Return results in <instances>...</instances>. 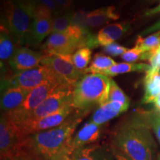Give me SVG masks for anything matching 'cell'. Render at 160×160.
<instances>
[{
	"label": "cell",
	"mask_w": 160,
	"mask_h": 160,
	"mask_svg": "<svg viewBox=\"0 0 160 160\" xmlns=\"http://www.w3.org/2000/svg\"><path fill=\"white\" fill-rule=\"evenodd\" d=\"M3 23L14 38L18 45H29L33 12L16 2L10 0L3 4Z\"/></svg>",
	"instance_id": "277c9868"
},
{
	"label": "cell",
	"mask_w": 160,
	"mask_h": 160,
	"mask_svg": "<svg viewBox=\"0 0 160 160\" xmlns=\"http://www.w3.org/2000/svg\"><path fill=\"white\" fill-rule=\"evenodd\" d=\"M74 110L76 109L73 105H70L48 117L26 119L22 122L15 124L21 137L26 138L34 133L48 131L60 125L73 113Z\"/></svg>",
	"instance_id": "52a82bcc"
},
{
	"label": "cell",
	"mask_w": 160,
	"mask_h": 160,
	"mask_svg": "<svg viewBox=\"0 0 160 160\" xmlns=\"http://www.w3.org/2000/svg\"><path fill=\"white\" fill-rule=\"evenodd\" d=\"M66 85L71 86L62 82L57 77L48 80L42 85L32 89L25 101L19 108L8 113H5V114L16 124L22 122L27 119L33 111L37 109L51 93L61 87Z\"/></svg>",
	"instance_id": "5b68a950"
},
{
	"label": "cell",
	"mask_w": 160,
	"mask_h": 160,
	"mask_svg": "<svg viewBox=\"0 0 160 160\" xmlns=\"http://www.w3.org/2000/svg\"><path fill=\"white\" fill-rule=\"evenodd\" d=\"M107 102H118L128 107L130 105V99L124 91L118 86L113 79L110 80V88Z\"/></svg>",
	"instance_id": "4316f807"
},
{
	"label": "cell",
	"mask_w": 160,
	"mask_h": 160,
	"mask_svg": "<svg viewBox=\"0 0 160 160\" xmlns=\"http://www.w3.org/2000/svg\"><path fill=\"white\" fill-rule=\"evenodd\" d=\"M127 48L123 47L120 45L119 44L116 42L111 43L108 45H106L104 47L102 50L103 53H107V54L113 56V57H118V56H122L128 51Z\"/></svg>",
	"instance_id": "1f68e13d"
},
{
	"label": "cell",
	"mask_w": 160,
	"mask_h": 160,
	"mask_svg": "<svg viewBox=\"0 0 160 160\" xmlns=\"http://www.w3.org/2000/svg\"><path fill=\"white\" fill-rule=\"evenodd\" d=\"M25 138L19 134L16 124L5 113L2 114L0 122V153L1 159L11 157L18 149Z\"/></svg>",
	"instance_id": "8fae6325"
},
{
	"label": "cell",
	"mask_w": 160,
	"mask_h": 160,
	"mask_svg": "<svg viewBox=\"0 0 160 160\" xmlns=\"http://www.w3.org/2000/svg\"><path fill=\"white\" fill-rule=\"evenodd\" d=\"M150 55L148 51H143L141 49L134 48L128 49L124 54L121 56V59L125 62L134 63L139 60H149Z\"/></svg>",
	"instance_id": "f1b7e54d"
},
{
	"label": "cell",
	"mask_w": 160,
	"mask_h": 160,
	"mask_svg": "<svg viewBox=\"0 0 160 160\" xmlns=\"http://www.w3.org/2000/svg\"><path fill=\"white\" fill-rule=\"evenodd\" d=\"M60 11H67L71 6L72 0H54Z\"/></svg>",
	"instance_id": "e575fe53"
},
{
	"label": "cell",
	"mask_w": 160,
	"mask_h": 160,
	"mask_svg": "<svg viewBox=\"0 0 160 160\" xmlns=\"http://www.w3.org/2000/svg\"><path fill=\"white\" fill-rule=\"evenodd\" d=\"M53 14L42 4H38L33 13L31 39L29 45H38L43 39L52 33Z\"/></svg>",
	"instance_id": "7c38bea8"
},
{
	"label": "cell",
	"mask_w": 160,
	"mask_h": 160,
	"mask_svg": "<svg viewBox=\"0 0 160 160\" xmlns=\"http://www.w3.org/2000/svg\"><path fill=\"white\" fill-rule=\"evenodd\" d=\"M160 45V31L156 32L148 37L143 38L138 36L135 43V48L143 51H151Z\"/></svg>",
	"instance_id": "d4e9b609"
},
{
	"label": "cell",
	"mask_w": 160,
	"mask_h": 160,
	"mask_svg": "<svg viewBox=\"0 0 160 160\" xmlns=\"http://www.w3.org/2000/svg\"><path fill=\"white\" fill-rule=\"evenodd\" d=\"M91 59V51L88 48H82L72 54V61L78 71L84 73Z\"/></svg>",
	"instance_id": "cb8c5ba5"
},
{
	"label": "cell",
	"mask_w": 160,
	"mask_h": 160,
	"mask_svg": "<svg viewBox=\"0 0 160 160\" xmlns=\"http://www.w3.org/2000/svg\"><path fill=\"white\" fill-rule=\"evenodd\" d=\"M160 31V20L158 21L157 23H155L154 25H153L151 27H149L147 30H145V31L143 32V34H146V33H152L153 31Z\"/></svg>",
	"instance_id": "d590c367"
},
{
	"label": "cell",
	"mask_w": 160,
	"mask_h": 160,
	"mask_svg": "<svg viewBox=\"0 0 160 160\" xmlns=\"http://www.w3.org/2000/svg\"><path fill=\"white\" fill-rule=\"evenodd\" d=\"M128 108L118 102H107L98 107L90 121L97 125H102L123 112H125Z\"/></svg>",
	"instance_id": "5bb4252c"
},
{
	"label": "cell",
	"mask_w": 160,
	"mask_h": 160,
	"mask_svg": "<svg viewBox=\"0 0 160 160\" xmlns=\"http://www.w3.org/2000/svg\"><path fill=\"white\" fill-rule=\"evenodd\" d=\"M119 18V15L116 12L115 7L102 8L88 13L86 25L88 28H97L108 24L111 20H117Z\"/></svg>",
	"instance_id": "ac0fdd59"
},
{
	"label": "cell",
	"mask_w": 160,
	"mask_h": 160,
	"mask_svg": "<svg viewBox=\"0 0 160 160\" xmlns=\"http://www.w3.org/2000/svg\"><path fill=\"white\" fill-rule=\"evenodd\" d=\"M160 13V3L159 5L157 6V7L148 10V11L146 12L145 15L146 16H153V15H155V14H157V13Z\"/></svg>",
	"instance_id": "74e56055"
},
{
	"label": "cell",
	"mask_w": 160,
	"mask_h": 160,
	"mask_svg": "<svg viewBox=\"0 0 160 160\" xmlns=\"http://www.w3.org/2000/svg\"><path fill=\"white\" fill-rule=\"evenodd\" d=\"M33 1L34 2L37 3V5H38V4H39V0H33Z\"/></svg>",
	"instance_id": "ab89813d"
},
{
	"label": "cell",
	"mask_w": 160,
	"mask_h": 160,
	"mask_svg": "<svg viewBox=\"0 0 160 160\" xmlns=\"http://www.w3.org/2000/svg\"><path fill=\"white\" fill-rule=\"evenodd\" d=\"M115 61L108 56L99 53H96L88 68L84 73H102L116 65Z\"/></svg>",
	"instance_id": "7402d4cb"
},
{
	"label": "cell",
	"mask_w": 160,
	"mask_h": 160,
	"mask_svg": "<svg viewBox=\"0 0 160 160\" xmlns=\"http://www.w3.org/2000/svg\"><path fill=\"white\" fill-rule=\"evenodd\" d=\"M39 2L42 4L46 8H48L53 13V17H54L59 15L61 11L59 10V7H58V5H57L54 0H39Z\"/></svg>",
	"instance_id": "836d02e7"
},
{
	"label": "cell",
	"mask_w": 160,
	"mask_h": 160,
	"mask_svg": "<svg viewBox=\"0 0 160 160\" xmlns=\"http://www.w3.org/2000/svg\"><path fill=\"white\" fill-rule=\"evenodd\" d=\"M145 93L142 102L145 104L154 103L160 96V73L151 77H145Z\"/></svg>",
	"instance_id": "44dd1931"
},
{
	"label": "cell",
	"mask_w": 160,
	"mask_h": 160,
	"mask_svg": "<svg viewBox=\"0 0 160 160\" xmlns=\"http://www.w3.org/2000/svg\"><path fill=\"white\" fill-rule=\"evenodd\" d=\"M101 132L102 125L89 121L85 123L73 137L72 141L73 148L76 150L94 142L99 139Z\"/></svg>",
	"instance_id": "2e32d148"
},
{
	"label": "cell",
	"mask_w": 160,
	"mask_h": 160,
	"mask_svg": "<svg viewBox=\"0 0 160 160\" xmlns=\"http://www.w3.org/2000/svg\"><path fill=\"white\" fill-rule=\"evenodd\" d=\"M41 64L48 68L57 79L71 86H75L78 80L85 74L76 68L71 54L44 56Z\"/></svg>",
	"instance_id": "ba28073f"
},
{
	"label": "cell",
	"mask_w": 160,
	"mask_h": 160,
	"mask_svg": "<svg viewBox=\"0 0 160 160\" xmlns=\"http://www.w3.org/2000/svg\"><path fill=\"white\" fill-rule=\"evenodd\" d=\"M73 13L65 12L57 16L53 19L52 33H64L73 24Z\"/></svg>",
	"instance_id": "484cf974"
},
{
	"label": "cell",
	"mask_w": 160,
	"mask_h": 160,
	"mask_svg": "<svg viewBox=\"0 0 160 160\" xmlns=\"http://www.w3.org/2000/svg\"><path fill=\"white\" fill-rule=\"evenodd\" d=\"M111 77L85 73L78 80L73 92V105L80 111H90L95 105L107 102Z\"/></svg>",
	"instance_id": "3957f363"
},
{
	"label": "cell",
	"mask_w": 160,
	"mask_h": 160,
	"mask_svg": "<svg viewBox=\"0 0 160 160\" xmlns=\"http://www.w3.org/2000/svg\"><path fill=\"white\" fill-rule=\"evenodd\" d=\"M114 155L117 160H133L128 157V156H126L125 154H124V153L119 151H114Z\"/></svg>",
	"instance_id": "8d00e7d4"
},
{
	"label": "cell",
	"mask_w": 160,
	"mask_h": 160,
	"mask_svg": "<svg viewBox=\"0 0 160 160\" xmlns=\"http://www.w3.org/2000/svg\"><path fill=\"white\" fill-rule=\"evenodd\" d=\"M150 52V70L145 73V77H151L160 73V45Z\"/></svg>",
	"instance_id": "4dcf8cb0"
},
{
	"label": "cell",
	"mask_w": 160,
	"mask_h": 160,
	"mask_svg": "<svg viewBox=\"0 0 160 160\" xmlns=\"http://www.w3.org/2000/svg\"><path fill=\"white\" fill-rule=\"evenodd\" d=\"M56 77L48 68L39 65L37 68L24 71L13 75L1 82L2 91L11 88H22L31 91L36 87Z\"/></svg>",
	"instance_id": "8992f818"
},
{
	"label": "cell",
	"mask_w": 160,
	"mask_h": 160,
	"mask_svg": "<svg viewBox=\"0 0 160 160\" xmlns=\"http://www.w3.org/2000/svg\"><path fill=\"white\" fill-rule=\"evenodd\" d=\"M3 160H45L36 153L34 150L29 145L27 137L20 144L18 149L12 157Z\"/></svg>",
	"instance_id": "603a6c76"
},
{
	"label": "cell",
	"mask_w": 160,
	"mask_h": 160,
	"mask_svg": "<svg viewBox=\"0 0 160 160\" xmlns=\"http://www.w3.org/2000/svg\"><path fill=\"white\" fill-rule=\"evenodd\" d=\"M73 89L74 87L68 85L57 89L35 109L27 119L48 117L59 111L66 106L73 105Z\"/></svg>",
	"instance_id": "9c48e42d"
},
{
	"label": "cell",
	"mask_w": 160,
	"mask_h": 160,
	"mask_svg": "<svg viewBox=\"0 0 160 160\" xmlns=\"http://www.w3.org/2000/svg\"><path fill=\"white\" fill-rule=\"evenodd\" d=\"M99 160H109V159H104V158H102V159H100Z\"/></svg>",
	"instance_id": "60d3db41"
},
{
	"label": "cell",
	"mask_w": 160,
	"mask_h": 160,
	"mask_svg": "<svg viewBox=\"0 0 160 160\" xmlns=\"http://www.w3.org/2000/svg\"><path fill=\"white\" fill-rule=\"evenodd\" d=\"M88 13H87L84 10H79L73 13V25H77L83 30L89 29L86 25V17H87Z\"/></svg>",
	"instance_id": "d6a6232c"
},
{
	"label": "cell",
	"mask_w": 160,
	"mask_h": 160,
	"mask_svg": "<svg viewBox=\"0 0 160 160\" xmlns=\"http://www.w3.org/2000/svg\"><path fill=\"white\" fill-rule=\"evenodd\" d=\"M143 118L148 124L151 128L153 129L160 143V111L155 110V111L146 112L143 115Z\"/></svg>",
	"instance_id": "f546056e"
},
{
	"label": "cell",
	"mask_w": 160,
	"mask_h": 160,
	"mask_svg": "<svg viewBox=\"0 0 160 160\" xmlns=\"http://www.w3.org/2000/svg\"><path fill=\"white\" fill-rule=\"evenodd\" d=\"M158 160H160V154L159 155V159H158Z\"/></svg>",
	"instance_id": "b9f144b4"
},
{
	"label": "cell",
	"mask_w": 160,
	"mask_h": 160,
	"mask_svg": "<svg viewBox=\"0 0 160 160\" xmlns=\"http://www.w3.org/2000/svg\"><path fill=\"white\" fill-rule=\"evenodd\" d=\"M95 146H86L76 149L71 160H99Z\"/></svg>",
	"instance_id": "83f0119b"
},
{
	"label": "cell",
	"mask_w": 160,
	"mask_h": 160,
	"mask_svg": "<svg viewBox=\"0 0 160 160\" xmlns=\"http://www.w3.org/2000/svg\"><path fill=\"white\" fill-rule=\"evenodd\" d=\"M150 70V65L145 63H129L122 62L117 63L111 68L102 72L100 74H102L107 77H114L122 73H130V72H148Z\"/></svg>",
	"instance_id": "ffe728a7"
},
{
	"label": "cell",
	"mask_w": 160,
	"mask_h": 160,
	"mask_svg": "<svg viewBox=\"0 0 160 160\" xmlns=\"http://www.w3.org/2000/svg\"><path fill=\"white\" fill-rule=\"evenodd\" d=\"M0 59H1L2 71H5L6 65L9 66V62L16 51L15 45H17L14 38L8 29V28L1 22L0 28Z\"/></svg>",
	"instance_id": "e0dca14e"
},
{
	"label": "cell",
	"mask_w": 160,
	"mask_h": 160,
	"mask_svg": "<svg viewBox=\"0 0 160 160\" xmlns=\"http://www.w3.org/2000/svg\"><path fill=\"white\" fill-rule=\"evenodd\" d=\"M82 48H85L82 39L66 33H52L42 46L44 56L72 55Z\"/></svg>",
	"instance_id": "30bf717a"
},
{
	"label": "cell",
	"mask_w": 160,
	"mask_h": 160,
	"mask_svg": "<svg viewBox=\"0 0 160 160\" xmlns=\"http://www.w3.org/2000/svg\"><path fill=\"white\" fill-rule=\"evenodd\" d=\"M154 106L157 111H160V96L157 98V99H156V101L154 102Z\"/></svg>",
	"instance_id": "f35d334b"
},
{
	"label": "cell",
	"mask_w": 160,
	"mask_h": 160,
	"mask_svg": "<svg viewBox=\"0 0 160 160\" xmlns=\"http://www.w3.org/2000/svg\"><path fill=\"white\" fill-rule=\"evenodd\" d=\"M128 25L124 24H111L101 29L98 33L97 42L99 45L105 46L113 43L127 32Z\"/></svg>",
	"instance_id": "d6986e66"
},
{
	"label": "cell",
	"mask_w": 160,
	"mask_h": 160,
	"mask_svg": "<svg viewBox=\"0 0 160 160\" xmlns=\"http://www.w3.org/2000/svg\"><path fill=\"white\" fill-rule=\"evenodd\" d=\"M5 2H7V1H10V0H4Z\"/></svg>",
	"instance_id": "7bdbcfd3"
},
{
	"label": "cell",
	"mask_w": 160,
	"mask_h": 160,
	"mask_svg": "<svg viewBox=\"0 0 160 160\" xmlns=\"http://www.w3.org/2000/svg\"><path fill=\"white\" fill-rule=\"evenodd\" d=\"M72 113L61 125L53 128L32 134L27 140L36 153L45 160H71L75 148L73 134L77 125L88 111Z\"/></svg>",
	"instance_id": "6da1fadb"
},
{
	"label": "cell",
	"mask_w": 160,
	"mask_h": 160,
	"mask_svg": "<svg viewBox=\"0 0 160 160\" xmlns=\"http://www.w3.org/2000/svg\"><path fill=\"white\" fill-rule=\"evenodd\" d=\"M30 90L22 88H11L2 93L1 110L3 113H8L19 108L29 94Z\"/></svg>",
	"instance_id": "9a60e30c"
},
{
	"label": "cell",
	"mask_w": 160,
	"mask_h": 160,
	"mask_svg": "<svg viewBox=\"0 0 160 160\" xmlns=\"http://www.w3.org/2000/svg\"><path fill=\"white\" fill-rule=\"evenodd\" d=\"M142 121L128 122L116 132L113 143L119 151L133 160H153L154 141L150 127Z\"/></svg>",
	"instance_id": "7a4b0ae2"
},
{
	"label": "cell",
	"mask_w": 160,
	"mask_h": 160,
	"mask_svg": "<svg viewBox=\"0 0 160 160\" xmlns=\"http://www.w3.org/2000/svg\"><path fill=\"white\" fill-rule=\"evenodd\" d=\"M44 57L43 53L26 47H17L9 62L11 70L14 73L37 68Z\"/></svg>",
	"instance_id": "4fadbf2b"
}]
</instances>
